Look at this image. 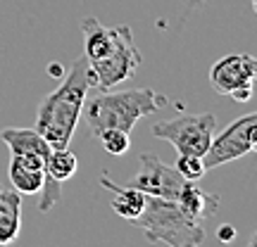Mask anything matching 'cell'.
<instances>
[{
    "mask_svg": "<svg viewBox=\"0 0 257 247\" xmlns=\"http://www.w3.org/2000/svg\"><path fill=\"white\" fill-rule=\"evenodd\" d=\"M81 31L88 86L110 91L136 74L143 62V53L138 50L126 24L105 27L98 17H83Z\"/></svg>",
    "mask_w": 257,
    "mask_h": 247,
    "instance_id": "obj_1",
    "label": "cell"
},
{
    "mask_svg": "<svg viewBox=\"0 0 257 247\" xmlns=\"http://www.w3.org/2000/svg\"><path fill=\"white\" fill-rule=\"evenodd\" d=\"M88 76H86V57H76L69 67V72H64L62 83L55 91H50L41 100L36 112V131L48 140V145L69 147L76 126L81 121V110L88 93Z\"/></svg>",
    "mask_w": 257,
    "mask_h": 247,
    "instance_id": "obj_2",
    "label": "cell"
},
{
    "mask_svg": "<svg viewBox=\"0 0 257 247\" xmlns=\"http://www.w3.org/2000/svg\"><path fill=\"white\" fill-rule=\"evenodd\" d=\"M167 105L165 95H157L153 88H128V91H100V95L83 102L81 117L93 138L107 128H119L131 133L138 119L155 114Z\"/></svg>",
    "mask_w": 257,
    "mask_h": 247,
    "instance_id": "obj_3",
    "label": "cell"
},
{
    "mask_svg": "<svg viewBox=\"0 0 257 247\" xmlns=\"http://www.w3.org/2000/svg\"><path fill=\"white\" fill-rule=\"evenodd\" d=\"M136 223L153 245L198 247L205 242V221L191 216L176 197L146 195V207Z\"/></svg>",
    "mask_w": 257,
    "mask_h": 247,
    "instance_id": "obj_4",
    "label": "cell"
},
{
    "mask_svg": "<svg viewBox=\"0 0 257 247\" xmlns=\"http://www.w3.org/2000/svg\"><path fill=\"white\" fill-rule=\"evenodd\" d=\"M214 128H217L214 114L202 112V114H181V117H174V119L155 121L150 126V133L160 138V140L172 143L179 155L202 157L210 147Z\"/></svg>",
    "mask_w": 257,
    "mask_h": 247,
    "instance_id": "obj_5",
    "label": "cell"
},
{
    "mask_svg": "<svg viewBox=\"0 0 257 247\" xmlns=\"http://www.w3.org/2000/svg\"><path fill=\"white\" fill-rule=\"evenodd\" d=\"M257 143V114H243L236 121H231L229 126L221 131L219 136H212L207 152L202 155V164L205 169H217V166L240 159V157L250 155L255 150Z\"/></svg>",
    "mask_w": 257,
    "mask_h": 247,
    "instance_id": "obj_6",
    "label": "cell"
},
{
    "mask_svg": "<svg viewBox=\"0 0 257 247\" xmlns=\"http://www.w3.org/2000/svg\"><path fill=\"white\" fill-rule=\"evenodd\" d=\"M126 185L138 188L141 192L153 195V197H176L186 185V178L176 171V166L165 164L153 150H143L141 169L131 176Z\"/></svg>",
    "mask_w": 257,
    "mask_h": 247,
    "instance_id": "obj_7",
    "label": "cell"
},
{
    "mask_svg": "<svg viewBox=\"0 0 257 247\" xmlns=\"http://www.w3.org/2000/svg\"><path fill=\"white\" fill-rule=\"evenodd\" d=\"M257 76V60L250 53L226 55L210 69V86L221 95H231L238 88H252Z\"/></svg>",
    "mask_w": 257,
    "mask_h": 247,
    "instance_id": "obj_8",
    "label": "cell"
},
{
    "mask_svg": "<svg viewBox=\"0 0 257 247\" xmlns=\"http://www.w3.org/2000/svg\"><path fill=\"white\" fill-rule=\"evenodd\" d=\"M46 162L36 159V157H22V155H12L8 166V176L12 188L19 195H36L43 188L46 181Z\"/></svg>",
    "mask_w": 257,
    "mask_h": 247,
    "instance_id": "obj_9",
    "label": "cell"
},
{
    "mask_svg": "<svg viewBox=\"0 0 257 247\" xmlns=\"http://www.w3.org/2000/svg\"><path fill=\"white\" fill-rule=\"evenodd\" d=\"M3 143L10 147V152L12 155H22V157H36V159H43L46 162L48 155H50V150L53 147L48 145V140L41 133H38L36 128H5L3 133Z\"/></svg>",
    "mask_w": 257,
    "mask_h": 247,
    "instance_id": "obj_10",
    "label": "cell"
},
{
    "mask_svg": "<svg viewBox=\"0 0 257 247\" xmlns=\"http://www.w3.org/2000/svg\"><path fill=\"white\" fill-rule=\"evenodd\" d=\"M100 185L105 190H112V209L117 216L126 221H136L143 214L146 192H141L138 188H131V185H117L107 174L100 176Z\"/></svg>",
    "mask_w": 257,
    "mask_h": 247,
    "instance_id": "obj_11",
    "label": "cell"
},
{
    "mask_svg": "<svg viewBox=\"0 0 257 247\" xmlns=\"http://www.w3.org/2000/svg\"><path fill=\"white\" fill-rule=\"evenodd\" d=\"M22 233V195L0 188V245H12Z\"/></svg>",
    "mask_w": 257,
    "mask_h": 247,
    "instance_id": "obj_12",
    "label": "cell"
},
{
    "mask_svg": "<svg viewBox=\"0 0 257 247\" xmlns=\"http://www.w3.org/2000/svg\"><path fill=\"white\" fill-rule=\"evenodd\" d=\"M43 169H46V176L64 183L79 171V159H76V155L69 147H57V150H50Z\"/></svg>",
    "mask_w": 257,
    "mask_h": 247,
    "instance_id": "obj_13",
    "label": "cell"
},
{
    "mask_svg": "<svg viewBox=\"0 0 257 247\" xmlns=\"http://www.w3.org/2000/svg\"><path fill=\"white\" fill-rule=\"evenodd\" d=\"M98 140L102 143L105 147V152H110L114 157H121L128 152V147H131V138H128L126 131H119V128H107V131H102Z\"/></svg>",
    "mask_w": 257,
    "mask_h": 247,
    "instance_id": "obj_14",
    "label": "cell"
},
{
    "mask_svg": "<svg viewBox=\"0 0 257 247\" xmlns=\"http://www.w3.org/2000/svg\"><path fill=\"white\" fill-rule=\"evenodd\" d=\"M176 171L184 176L186 181H200L202 176L207 174V169L202 164V157H195V155H179Z\"/></svg>",
    "mask_w": 257,
    "mask_h": 247,
    "instance_id": "obj_15",
    "label": "cell"
},
{
    "mask_svg": "<svg viewBox=\"0 0 257 247\" xmlns=\"http://www.w3.org/2000/svg\"><path fill=\"white\" fill-rule=\"evenodd\" d=\"M179 3H181V8H179V24L181 27L205 5V0H179Z\"/></svg>",
    "mask_w": 257,
    "mask_h": 247,
    "instance_id": "obj_16",
    "label": "cell"
},
{
    "mask_svg": "<svg viewBox=\"0 0 257 247\" xmlns=\"http://www.w3.org/2000/svg\"><path fill=\"white\" fill-rule=\"evenodd\" d=\"M217 238L221 242H233L236 240V228L231 226V223H221L219 228H217Z\"/></svg>",
    "mask_w": 257,
    "mask_h": 247,
    "instance_id": "obj_17",
    "label": "cell"
},
{
    "mask_svg": "<svg viewBox=\"0 0 257 247\" xmlns=\"http://www.w3.org/2000/svg\"><path fill=\"white\" fill-rule=\"evenodd\" d=\"M231 98L236 102H248L250 98H252V88H238V91L231 93Z\"/></svg>",
    "mask_w": 257,
    "mask_h": 247,
    "instance_id": "obj_18",
    "label": "cell"
},
{
    "mask_svg": "<svg viewBox=\"0 0 257 247\" xmlns=\"http://www.w3.org/2000/svg\"><path fill=\"white\" fill-rule=\"evenodd\" d=\"M48 76H53V79H62V76H64V67L60 62L48 64Z\"/></svg>",
    "mask_w": 257,
    "mask_h": 247,
    "instance_id": "obj_19",
    "label": "cell"
}]
</instances>
